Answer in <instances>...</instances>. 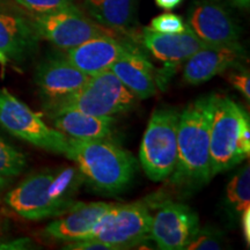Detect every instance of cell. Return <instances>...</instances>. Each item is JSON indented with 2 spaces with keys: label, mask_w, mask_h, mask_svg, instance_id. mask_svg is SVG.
I'll return each instance as SVG.
<instances>
[{
  "label": "cell",
  "mask_w": 250,
  "mask_h": 250,
  "mask_svg": "<svg viewBox=\"0 0 250 250\" xmlns=\"http://www.w3.org/2000/svg\"><path fill=\"white\" fill-rule=\"evenodd\" d=\"M83 182L77 166L48 168L26 177L7 192L4 202L26 220L61 217L79 203L77 195Z\"/></svg>",
  "instance_id": "1"
},
{
  "label": "cell",
  "mask_w": 250,
  "mask_h": 250,
  "mask_svg": "<svg viewBox=\"0 0 250 250\" xmlns=\"http://www.w3.org/2000/svg\"><path fill=\"white\" fill-rule=\"evenodd\" d=\"M217 94L197 98L180 114L177 160L170 181L181 190H195L213 177L211 170L210 127Z\"/></svg>",
  "instance_id": "2"
},
{
  "label": "cell",
  "mask_w": 250,
  "mask_h": 250,
  "mask_svg": "<svg viewBox=\"0 0 250 250\" xmlns=\"http://www.w3.org/2000/svg\"><path fill=\"white\" fill-rule=\"evenodd\" d=\"M65 156L73 161L85 182L103 195H116L132 182L137 161L129 151L107 139L68 138Z\"/></svg>",
  "instance_id": "3"
},
{
  "label": "cell",
  "mask_w": 250,
  "mask_h": 250,
  "mask_svg": "<svg viewBox=\"0 0 250 250\" xmlns=\"http://www.w3.org/2000/svg\"><path fill=\"white\" fill-rule=\"evenodd\" d=\"M133 94L127 90L110 70L90 76L77 92L46 105V112L73 109L94 116H115L129 111L137 103Z\"/></svg>",
  "instance_id": "4"
},
{
  "label": "cell",
  "mask_w": 250,
  "mask_h": 250,
  "mask_svg": "<svg viewBox=\"0 0 250 250\" xmlns=\"http://www.w3.org/2000/svg\"><path fill=\"white\" fill-rule=\"evenodd\" d=\"M180 112L173 108L153 111L144 133L139 160L149 180L161 182L173 174L177 160Z\"/></svg>",
  "instance_id": "5"
},
{
  "label": "cell",
  "mask_w": 250,
  "mask_h": 250,
  "mask_svg": "<svg viewBox=\"0 0 250 250\" xmlns=\"http://www.w3.org/2000/svg\"><path fill=\"white\" fill-rule=\"evenodd\" d=\"M0 126L12 136L44 151L64 155L68 138L6 88H0Z\"/></svg>",
  "instance_id": "6"
},
{
  "label": "cell",
  "mask_w": 250,
  "mask_h": 250,
  "mask_svg": "<svg viewBox=\"0 0 250 250\" xmlns=\"http://www.w3.org/2000/svg\"><path fill=\"white\" fill-rule=\"evenodd\" d=\"M151 226L152 213L147 202L112 204L99 221L93 237L115 250L130 249L149 239Z\"/></svg>",
  "instance_id": "7"
},
{
  "label": "cell",
  "mask_w": 250,
  "mask_h": 250,
  "mask_svg": "<svg viewBox=\"0 0 250 250\" xmlns=\"http://www.w3.org/2000/svg\"><path fill=\"white\" fill-rule=\"evenodd\" d=\"M246 111L229 96L217 95L210 127L212 175L223 173L243 161L239 154V137Z\"/></svg>",
  "instance_id": "8"
},
{
  "label": "cell",
  "mask_w": 250,
  "mask_h": 250,
  "mask_svg": "<svg viewBox=\"0 0 250 250\" xmlns=\"http://www.w3.org/2000/svg\"><path fill=\"white\" fill-rule=\"evenodd\" d=\"M30 20L40 39L48 41L64 51L94 37L115 36V31L101 26L79 8L48 14H33Z\"/></svg>",
  "instance_id": "9"
},
{
  "label": "cell",
  "mask_w": 250,
  "mask_h": 250,
  "mask_svg": "<svg viewBox=\"0 0 250 250\" xmlns=\"http://www.w3.org/2000/svg\"><path fill=\"white\" fill-rule=\"evenodd\" d=\"M155 208L149 239L159 249L186 250L188 243L201 228L198 215L183 203L166 201Z\"/></svg>",
  "instance_id": "10"
},
{
  "label": "cell",
  "mask_w": 250,
  "mask_h": 250,
  "mask_svg": "<svg viewBox=\"0 0 250 250\" xmlns=\"http://www.w3.org/2000/svg\"><path fill=\"white\" fill-rule=\"evenodd\" d=\"M188 26L206 45L239 43L241 30L229 12L212 0L197 1L190 8Z\"/></svg>",
  "instance_id": "11"
},
{
  "label": "cell",
  "mask_w": 250,
  "mask_h": 250,
  "mask_svg": "<svg viewBox=\"0 0 250 250\" xmlns=\"http://www.w3.org/2000/svg\"><path fill=\"white\" fill-rule=\"evenodd\" d=\"M246 58L247 52L240 43L205 45L184 62L183 80L189 85H199L227 70L239 67Z\"/></svg>",
  "instance_id": "12"
},
{
  "label": "cell",
  "mask_w": 250,
  "mask_h": 250,
  "mask_svg": "<svg viewBox=\"0 0 250 250\" xmlns=\"http://www.w3.org/2000/svg\"><path fill=\"white\" fill-rule=\"evenodd\" d=\"M90 76L78 70L64 57L48 58L35 71V83L44 107L81 88Z\"/></svg>",
  "instance_id": "13"
},
{
  "label": "cell",
  "mask_w": 250,
  "mask_h": 250,
  "mask_svg": "<svg viewBox=\"0 0 250 250\" xmlns=\"http://www.w3.org/2000/svg\"><path fill=\"white\" fill-rule=\"evenodd\" d=\"M40 40L30 19L0 6V52L8 61L21 64L33 57Z\"/></svg>",
  "instance_id": "14"
},
{
  "label": "cell",
  "mask_w": 250,
  "mask_h": 250,
  "mask_svg": "<svg viewBox=\"0 0 250 250\" xmlns=\"http://www.w3.org/2000/svg\"><path fill=\"white\" fill-rule=\"evenodd\" d=\"M111 206L112 203L105 202H79L73 208L50 223L45 227L44 235L65 243L92 239L99 221Z\"/></svg>",
  "instance_id": "15"
},
{
  "label": "cell",
  "mask_w": 250,
  "mask_h": 250,
  "mask_svg": "<svg viewBox=\"0 0 250 250\" xmlns=\"http://www.w3.org/2000/svg\"><path fill=\"white\" fill-rule=\"evenodd\" d=\"M130 49V45L117 41L115 36L104 35L65 50L62 57L87 76H95L110 70L112 64Z\"/></svg>",
  "instance_id": "16"
},
{
  "label": "cell",
  "mask_w": 250,
  "mask_h": 250,
  "mask_svg": "<svg viewBox=\"0 0 250 250\" xmlns=\"http://www.w3.org/2000/svg\"><path fill=\"white\" fill-rule=\"evenodd\" d=\"M143 44L155 59L169 67L186 62L206 44L195 35L186 23V29L176 34H161L145 28L142 36Z\"/></svg>",
  "instance_id": "17"
},
{
  "label": "cell",
  "mask_w": 250,
  "mask_h": 250,
  "mask_svg": "<svg viewBox=\"0 0 250 250\" xmlns=\"http://www.w3.org/2000/svg\"><path fill=\"white\" fill-rule=\"evenodd\" d=\"M110 71L138 100L154 95L159 87L155 68L147 58L131 48L112 64Z\"/></svg>",
  "instance_id": "18"
},
{
  "label": "cell",
  "mask_w": 250,
  "mask_h": 250,
  "mask_svg": "<svg viewBox=\"0 0 250 250\" xmlns=\"http://www.w3.org/2000/svg\"><path fill=\"white\" fill-rule=\"evenodd\" d=\"M56 130L72 139H108L111 136L116 120L112 116L101 117L85 114L73 109L49 112Z\"/></svg>",
  "instance_id": "19"
},
{
  "label": "cell",
  "mask_w": 250,
  "mask_h": 250,
  "mask_svg": "<svg viewBox=\"0 0 250 250\" xmlns=\"http://www.w3.org/2000/svg\"><path fill=\"white\" fill-rule=\"evenodd\" d=\"M83 6L94 21L112 31H126L133 23L136 0H85Z\"/></svg>",
  "instance_id": "20"
},
{
  "label": "cell",
  "mask_w": 250,
  "mask_h": 250,
  "mask_svg": "<svg viewBox=\"0 0 250 250\" xmlns=\"http://www.w3.org/2000/svg\"><path fill=\"white\" fill-rule=\"evenodd\" d=\"M227 205L236 213L250 208V168L246 165L230 179L226 187Z\"/></svg>",
  "instance_id": "21"
},
{
  "label": "cell",
  "mask_w": 250,
  "mask_h": 250,
  "mask_svg": "<svg viewBox=\"0 0 250 250\" xmlns=\"http://www.w3.org/2000/svg\"><path fill=\"white\" fill-rule=\"evenodd\" d=\"M27 167V156L18 147L0 137V176L12 179Z\"/></svg>",
  "instance_id": "22"
},
{
  "label": "cell",
  "mask_w": 250,
  "mask_h": 250,
  "mask_svg": "<svg viewBox=\"0 0 250 250\" xmlns=\"http://www.w3.org/2000/svg\"><path fill=\"white\" fill-rule=\"evenodd\" d=\"M14 1L34 15L78 8L74 0H14Z\"/></svg>",
  "instance_id": "23"
},
{
  "label": "cell",
  "mask_w": 250,
  "mask_h": 250,
  "mask_svg": "<svg viewBox=\"0 0 250 250\" xmlns=\"http://www.w3.org/2000/svg\"><path fill=\"white\" fill-rule=\"evenodd\" d=\"M148 29L161 34H176L186 29V23L180 15L166 12L152 19Z\"/></svg>",
  "instance_id": "24"
},
{
  "label": "cell",
  "mask_w": 250,
  "mask_h": 250,
  "mask_svg": "<svg viewBox=\"0 0 250 250\" xmlns=\"http://www.w3.org/2000/svg\"><path fill=\"white\" fill-rule=\"evenodd\" d=\"M223 247V235L214 230L201 229L188 243L186 250H217Z\"/></svg>",
  "instance_id": "25"
},
{
  "label": "cell",
  "mask_w": 250,
  "mask_h": 250,
  "mask_svg": "<svg viewBox=\"0 0 250 250\" xmlns=\"http://www.w3.org/2000/svg\"><path fill=\"white\" fill-rule=\"evenodd\" d=\"M227 80L247 100L250 99V77L248 71L241 70L239 72H230L228 73Z\"/></svg>",
  "instance_id": "26"
},
{
  "label": "cell",
  "mask_w": 250,
  "mask_h": 250,
  "mask_svg": "<svg viewBox=\"0 0 250 250\" xmlns=\"http://www.w3.org/2000/svg\"><path fill=\"white\" fill-rule=\"evenodd\" d=\"M62 249L68 250H115V248L108 243L100 241L98 239H86L80 241L66 242Z\"/></svg>",
  "instance_id": "27"
},
{
  "label": "cell",
  "mask_w": 250,
  "mask_h": 250,
  "mask_svg": "<svg viewBox=\"0 0 250 250\" xmlns=\"http://www.w3.org/2000/svg\"><path fill=\"white\" fill-rule=\"evenodd\" d=\"M250 153V122L248 114L246 115L245 120L242 122L241 131L239 137V154L242 160L248 158Z\"/></svg>",
  "instance_id": "28"
},
{
  "label": "cell",
  "mask_w": 250,
  "mask_h": 250,
  "mask_svg": "<svg viewBox=\"0 0 250 250\" xmlns=\"http://www.w3.org/2000/svg\"><path fill=\"white\" fill-rule=\"evenodd\" d=\"M33 247V241L28 237L5 240L0 239V250H26Z\"/></svg>",
  "instance_id": "29"
},
{
  "label": "cell",
  "mask_w": 250,
  "mask_h": 250,
  "mask_svg": "<svg viewBox=\"0 0 250 250\" xmlns=\"http://www.w3.org/2000/svg\"><path fill=\"white\" fill-rule=\"evenodd\" d=\"M241 226H242V232L243 236L247 245H250V208H246L245 211H242L241 213Z\"/></svg>",
  "instance_id": "30"
},
{
  "label": "cell",
  "mask_w": 250,
  "mask_h": 250,
  "mask_svg": "<svg viewBox=\"0 0 250 250\" xmlns=\"http://www.w3.org/2000/svg\"><path fill=\"white\" fill-rule=\"evenodd\" d=\"M183 0H155V4L158 5V7L166 11H171V9L176 8Z\"/></svg>",
  "instance_id": "31"
},
{
  "label": "cell",
  "mask_w": 250,
  "mask_h": 250,
  "mask_svg": "<svg viewBox=\"0 0 250 250\" xmlns=\"http://www.w3.org/2000/svg\"><path fill=\"white\" fill-rule=\"evenodd\" d=\"M229 1L240 8H248L250 5V0H229Z\"/></svg>",
  "instance_id": "32"
},
{
  "label": "cell",
  "mask_w": 250,
  "mask_h": 250,
  "mask_svg": "<svg viewBox=\"0 0 250 250\" xmlns=\"http://www.w3.org/2000/svg\"><path fill=\"white\" fill-rule=\"evenodd\" d=\"M9 180H11V179H7V177H2V176H0V192H1L2 190H4L5 188L8 186Z\"/></svg>",
  "instance_id": "33"
},
{
  "label": "cell",
  "mask_w": 250,
  "mask_h": 250,
  "mask_svg": "<svg viewBox=\"0 0 250 250\" xmlns=\"http://www.w3.org/2000/svg\"><path fill=\"white\" fill-rule=\"evenodd\" d=\"M7 62H8V59L6 58L5 56L1 54V52H0V65H1L2 67H5L6 64H7Z\"/></svg>",
  "instance_id": "34"
}]
</instances>
